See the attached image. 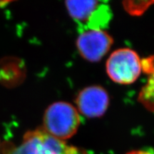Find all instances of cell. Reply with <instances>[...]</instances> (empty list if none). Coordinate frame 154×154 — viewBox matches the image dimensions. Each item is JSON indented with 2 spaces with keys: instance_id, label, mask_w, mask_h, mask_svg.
<instances>
[{
  "instance_id": "277c9868",
  "label": "cell",
  "mask_w": 154,
  "mask_h": 154,
  "mask_svg": "<svg viewBox=\"0 0 154 154\" xmlns=\"http://www.w3.org/2000/svg\"><path fill=\"white\" fill-rule=\"evenodd\" d=\"M113 38L101 29L83 30L76 39V48L83 59L88 62H99L110 51Z\"/></svg>"
},
{
  "instance_id": "8992f818",
  "label": "cell",
  "mask_w": 154,
  "mask_h": 154,
  "mask_svg": "<svg viewBox=\"0 0 154 154\" xmlns=\"http://www.w3.org/2000/svg\"><path fill=\"white\" fill-rule=\"evenodd\" d=\"M76 109L80 114L88 118H99L106 112L109 106V96L101 86H90L77 95Z\"/></svg>"
},
{
  "instance_id": "ba28073f",
  "label": "cell",
  "mask_w": 154,
  "mask_h": 154,
  "mask_svg": "<svg viewBox=\"0 0 154 154\" xmlns=\"http://www.w3.org/2000/svg\"><path fill=\"white\" fill-rule=\"evenodd\" d=\"M122 5L128 14L140 17L154 5V0H123Z\"/></svg>"
},
{
  "instance_id": "52a82bcc",
  "label": "cell",
  "mask_w": 154,
  "mask_h": 154,
  "mask_svg": "<svg viewBox=\"0 0 154 154\" xmlns=\"http://www.w3.org/2000/svg\"><path fill=\"white\" fill-rule=\"evenodd\" d=\"M142 72L148 75V79L138 93V101L154 113V55L142 59Z\"/></svg>"
},
{
  "instance_id": "6da1fadb",
  "label": "cell",
  "mask_w": 154,
  "mask_h": 154,
  "mask_svg": "<svg viewBox=\"0 0 154 154\" xmlns=\"http://www.w3.org/2000/svg\"><path fill=\"white\" fill-rule=\"evenodd\" d=\"M1 154H88L84 149L69 145L64 140L54 137L42 127L24 135L18 146L7 143Z\"/></svg>"
},
{
  "instance_id": "7a4b0ae2",
  "label": "cell",
  "mask_w": 154,
  "mask_h": 154,
  "mask_svg": "<svg viewBox=\"0 0 154 154\" xmlns=\"http://www.w3.org/2000/svg\"><path fill=\"white\" fill-rule=\"evenodd\" d=\"M81 124V116L74 106L65 101L51 103L46 109L42 128L48 134L61 140L76 134Z\"/></svg>"
},
{
  "instance_id": "30bf717a",
  "label": "cell",
  "mask_w": 154,
  "mask_h": 154,
  "mask_svg": "<svg viewBox=\"0 0 154 154\" xmlns=\"http://www.w3.org/2000/svg\"><path fill=\"white\" fill-rule=\"evenodd\" d=\"M12 1H14V0H0V7L7 5V4L10 3Z\"/></svg>"
},
{
  "instance_id": "9c48e42d",
  "label": "cell",
  "mask_w": 154,
  "mask_h": 154,
  "mask_svg": "<svg viewBox=\"0 0 154 154\" xmlns=\"http://www.w3.org/2000/svg\"><path fill=\"white\" fill-rule=\"evenodd\" d=\"M126 154H154V151L151 150H134L131 151Z\"/></svg>"
},
{
  "instance_id": "3957f363",
  "label": "cell",
  "mask_w": 154,
  "mask_h": 154,
  "mask_svg": "<svg viewBox=\"0 0 154 154\" xmlns=\"http://www.w3.org/2000/svg\"><path fill=\"white\" fill-rule=\"evenodd\" d=\"M106 70L113 82L121 85H130L141 74L142 59L134 50L121 48L113 51L108 58Z\"/></svg>"
},
{
  "instance_id": "5b68a950",
  "label": "cell",
  "mask_w": 154,
  "mask_h": 154,
  "mask_svg": "<svg viewBox=\"0 0 154 154\" xmlns=\"http://www.w3.org/2000/svg\"><path fill=\"white\" fill-rule=\"evenodd\" d=\"M68 13L76 23L86 26V29H103L109 22L108 10L101 9L100 0H65Z\"/></svg>"
}]
</instances>
